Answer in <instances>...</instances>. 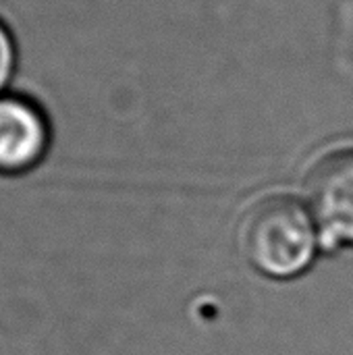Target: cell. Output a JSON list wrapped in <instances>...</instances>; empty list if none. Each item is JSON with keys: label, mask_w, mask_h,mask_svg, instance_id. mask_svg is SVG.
<instances>
[{"label": "cell", "mask_w": 353, "mask_h": 355, "mask_svg": "<svg viewBox=\"0 0 353 355\" xmlns=\"http://www.w3.org/2000/svg\"><path fill=\"white\" fill-rule=\"evenodd\" d=\"M316 229L306 208L287 196L258 202L241 223L246 260L262 275L291 279L304 272L316 254Z\"/></svg>", "instance_id": "1"}, {"label": "cell", "mask_w": 353, "mask_h": 355, "mask_svg": "<svg viewBox=\"0 0 353 355\" xmlns=\"http://www.w3.org/2000/svg\"><path fill=\"white\" fill-rule=\"evenodd\" d=\"M308 202L329 241L353 245V150L335 152L314 166Z\"/></svg>", "instance_id": "2"}, {"label": "cell", "mask_w": 353, "mask_h": 355, "mask_svg": "<svg viewBox=\"0 0 353 355\" xmlns=\"http://www.w3.org/2000/svg\"><path fill=\"white\" fill-rule=\"evenodd\" d=\"M50 129L37 104L21 96L0 98V173L19 175L46 154Z\"/></svg>", "instance_id": "3"}, {"label": "cell", "mask_w": 353, "mask_h": 355, "mask_svg": "<svg viewBox=\"0 0 353 355\" xmlns=\"http://www.w3.org/2000/svg\"><path fill=\"white\" fill-rule=\"evenodd\" d=\"M12 69H15V42L6 25L0 21V89L10 79Z\"/></svg>", "instance_id": "4"}]
</instances>
